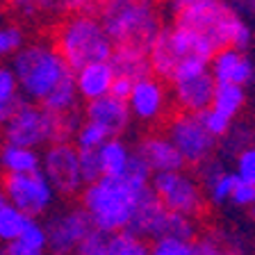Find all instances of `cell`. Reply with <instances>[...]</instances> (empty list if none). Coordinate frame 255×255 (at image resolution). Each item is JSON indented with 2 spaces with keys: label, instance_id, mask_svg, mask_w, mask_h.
I'll list each match as a JSON object with an SVG mask.
<instances>
[{
  "label": "cell",
  "instance_id": "6da1fadb",
  "mask_svg": "<svg viewBox=\"0 0 255 255\" xmlns=\"http://www.w3.org/2000/svg\"><path fill=\"white\" fill-rule=\"evenodd\" d=\"M150 175L153 173L141 164V159L132 155V162L123 175H101L98 180L82 187L80 207L89 217L91 226L107 235L130 228L139 198L150 189Z\"/></svg>",
  "mask_w": 255,
  "mask_h": 255
},
{
  "label": "cell",
  "instance_id": "7a4b0ae2",
  "mask_svg": "<svg viewBox=\"0 0 255 255\" xmlns=\"http://www.w3.org/2000/svg\"><path fill=\"white\" fill-rule=\"evenodd\" d=\"M78 126L80 119L75 112L55 114L39 103L21 101L2 121L0 134L7 143H18L39 150L53 141H71Z\"/></svg>",
  "mask_w": 255,
  "mask_h": 255
},
{
  "label": "cell",
  "instance_id": "3957f363",
  "mask_svg": "<svg viewBox=\"0 0 255 255\" xmlns=\"http://www.w3.org/2000/svg\"><path fill=\"white\" fill-rule=\"evenodd\" d=\"M98 18L114 46H137L143 50H148L164 25L157 0H101Z\"/></svg>",
  "mask_w": 255,
  "mask_h": 255
},
{
  "label": "cell",
  "instance_id": "277c9868",
  "mask_svg": "<svg viewBox=\"0 0 255 255\" xmlns=\"http://www.w3.org/2000/svg\"><path fill=\"white\" fill-rule=\"evenodd\" d=\"M11 71L16 75L23 101L41 103L64 78L73 71L66 66L53 41H25L23 48L11 57Z\"/></svg>",
  "mask_w": 255,
  "mask_h": 255
},
{
  "label": "cell",
  "instance_id": "5b68a950",
  "mask_svg": "<svg viewBox=\"0 0 255 255\" xmlns=\"http://www.w3.org/2000/svg\"><path fill=\"white\" fill-rule=\"evenodd\" d=\"M53 46L71 71L91 62H107L114 50V41L94 11H75L66 16L55 30Z\"/></svg>",
  "mask_w": 255,
  "mask_h": 255
},
{
  "label": "cell",
  "instance_id": "8992f818",
  "mask_svg": "<svg viewBox=\"0 0 255 255\" xmlns=\"http://www.w3.org/2000/svg\"><path fill=\"white\" fill-rule=\"evenodd\" d=\"M175 25L201 32L217 48L230 46L239 48V50H249L255 41V30L249 23V18L230 9L226 0H217L201 9L175 14Z\"/></svg>",
  "mask_w": 255,
  "mask_h": 255
},
{
  "label": "cell",
  "instance_id": "52a82bcc",
  "mask_svg": "<svg viewBox=\"0 0 255 255\" xmlns=\"http://www.w3.org/2000/svg\"><path fill=\"white\" fill-rule=\"evenodd\" d=\"M171 82V98L180 112L198 114L205 107H210L214 94V82L210 73V64L198 57L182 59L169 78Z\"/></svg>",
  "mask_w": 255,
  "mask_h": 255
},
{
  "label": "cell",
  "instance_id": "ba28073f",
  "mask_svg": "<svg viewBox=\"0 0 255 255\" xmlns=\"http://www.w3.org/2000/svg\"><path fill=\"white\" fill-rule=\"evenodd\" d=\"M150 189L157 196V201L173 214L196 219L205 207V194L201 182L185 169L153 173Z\"/></svg>",
  "mask_w": 255,
  "mask_h": 255
},
{
  "label": "cell",
  "instance_id": "9c48e42d",
  "mask_svg": "<svg viewBox=\"0 0 255 255\" xmlns=\"http://www.w3.org/2000/svg\"><path fill=\"white\" fill-rule=\"evenodd\" d=\"M166 137L180 153L182 162L189 166H201L214 157L217 139L203 128L198 114L178 112L166 123Z\"/></svg>",
  "mask_w": 255,
  "mask_h": 255
},
{
  "label": "cell",
  "instance_id": "30bf717a",
  "mask_svg": "<svg viewBox=\"0 0 255 255\" xmlns=\"http://www.w3.org/2000/svg\"><path fill=\"white\" fill-rule=\"evenodd\" d=\"M0 187L5 191L7 201L14 207H18L23 214H27L30 219H39L43 214H48L55 207V201H57L53 185L46 180V175L41 171L5 175Z\"/></svg>",
  "mask_w": 255,
  "mask_h": 255
},
{
  "label": "cell",
  "instance_id": "8fae6325",
  "mask_svg": "<svg viewBox=\"0 0 255 255\" xmlns=\"http://www.w3.org/2000/svg\"><path fill=\"white\" fill-rule=\"evenodd\" d=\"M39 171L53 185L57 196H75L85 187L82 175H80L78 148L71 141L48 143L41 153V166H39Z\"/></svg>",
  "mask_w": 255,
  "mask_h": 255
},
{
  "label": "cell",
  "instance_id": "7c38bea8",
  "mask_svg": "<svg viewBox=\"0 0 255 255\" xmlns=\"http://www.w3.org/2000/svg\"><path fill=\"white\" fill-rule=\"evenodd\" d=\"M43 228H46L48 239V253L71 255L78 251L80 242L89 235L94 226L82 207H64V210L48 217Z\"/></svg>",
  "mask_w": 255,
  "mask_h": 255
},
{
  "label": "cell",
  "instance_id": "4fadbf2b",
  "mask_svg": "<svg viewBox=\"0 0 255 255\" xmlns=\"http://www.w3.org/2000/svg\"><path fill=\"white\" fill-rule=\"evenodd\" d=\"M126 105L130 117L143 126H153V123L162 121L169 110V89H166L164 80H159L153 73L134 80L132 89L126 98Z\"/></svg>",
  "mask_w": 255,
  "mask_h": 255
},
{
  "label": "cell",
  "instance_id": "5bb4252c",
  "mask_svg": "<svg viewBox=\"0 0 255 255\" xmlns=\"http://www.w3.org/2000/svg\"><path fill=\"white\" fill-rule=\"evenodd\" d=\"M207 64L214 82L239 87H249L255 82V59L249 55V50L223 46L210 57Z\"/></svg>",
  "mask_w": 255,
  "mask_h": 255
},
{
  "label": "cell",
  "instance_id": "9a60e30c",
  "mask_svg": "<svg viewBox=\"0 0 255 255\" xmlns=\"http://www.w3.org/2000/svg\"><path fill=\"white\" fill-rule=\"evenodd\" d=\"M85 119L101 128L107 137H121L128 128H130V123H132V117L128 112L126 101L114 98L110 94L87 103Z\"/></svg>",
  "mask_w": 255,
  "mask_h": 255
},
{
  "label": "cell",
  "instance_id": "2e32d148",
  "mask_svg": "<svg viewBox=\"0 0 255 255\" xmlns=\"http://www.w3.org/2000/svg\"><path fill=\"white\" fill-rule=\"evenodd\" d=\"M169 219H171V212L157 201L153 189H148L139 198L128 230H132L134 235H139V237H143V239H157V237H164L166 235Z\"/></svg>",
  "mask_w": 255,
  "mask_h": 255
},
{
  "label": "cell",
  "instance_id": "e0dca14e",
  "mask_svg": "<svg viewBox=\"0 0 255 255\" xmlns=\"http://www.w3.org/2000/svg\"><path fill=\"white\" fill-rule=\"evenodd\" d=\"M134 155L141 159V164L150 173H164V171H175L185 166L180 153L175 150L166 134H146L134 146Z\"/></svg>",
  "mask_w": 255,
  "mask_h": 255
},
{
  "label": "cell",
  "instance_id": "ac0fdd59",
  "mask_svg": "<svg viewBox=\"0 0 255 255\" xmlns=\"http://www.w3.org/2000/svg\"><path fill=\"white\" fill-rule=\"evenodd\" d=\"M73 80L78 96L89 103L110 94V87L114 82V69L110 62H91L73 71Z\"/></svg>",
  "mask_w": 255,
  "mask_h": 255
},
{
  "label": "cell",
  "instance_id": "d6986e66",
  "mask_svg": "<svg viewBox=\"0 0 255 255\" xmlns=\"http://www.w3.org/2000/svg\"><path fill=\"white\" fill-rule=\"evenodd\" d=\"M182 53L178 43L173 39V32L169 25H162V30L157 32V37L153 39V43L148 46V64L150 73L157 75L159 80H169L171 73L175 71V66L182 62Z\"/></svg>",
  "mask_w": 255,
  "mask_h": 255
},
{
  "label": "cell",
  "instance_id": "ffe728a7",
  "mask_svg": "<svg viewBox=\"0 0 255 255\" xmlns=\"http://www.w3.org/2000/svg\"><path fill=\"white\" fill-rule=\"evenodd\" d=\"M235 173L228 169H223L221 162L217 159H207L205 164H201V187L203 194L212 205H226L230 201V191L235 185Z\"/></svg>",
  "mask_w": 255,
  "mask_h": 255
},
{
  "label": "cell",
  "instance_id": "44dd1931",
  "mask_svg": "<svg viewBox=\"0 0 255 255\" xmlns=\"http://www.w3.org/2000/svg\"><path fill=\"white\" fill-rule=\"evenodd\" d=\"M194 255H244L246 242L233 230L214 228L191 242Z\"/></svg>",
  "mask_w": 255,
  "mask_h": 255
},
{
  "label": "cell",
  "instance_id": "7402d4cb",
  "mask_svg": "<svg viewBox=\"0 0 255 255\" xmlns=\"http://www.w3.org/2000/svg\"><path fill=\"white\" fill-rule=\"evenodd\" d=\"M114 69V75H123L128 80H139L150 75V64H148V50L137 46H114L110 59Z\"/></svg>",
  "mask_w": 255,
  "mask_h": 255
},
{
  "label": "cell",
  "instance_id": "603a6c76",
  "mask_svg": "<svg viewBox=\"0 0 255 255\" xmlns=\"http://www.w3.org/2000/svg\"><path fill=\"white\" fill-rule=\"evenodd\" d=\"M96 155H98L101 173L110 175V178H119V175H123L128 171L134 153L130 148V143L123 141L121 137H107L96 148Z\"/></svg>",
  "mask_w": 255,
  "mask_h": 255
},
{
  "label": "cell",
  "instance_id": "cb8c5ba5",
  "mask_svg": "<svg viewBox=\"0 0 255 255\" xmlns=\"http://www.w3.org/2000/svg\"><path fill=\"white\" fill-rule=\"evenodd\" d=\"M41 166V153L37 148H27L18 143H0V173L5 175H18V173H32Z\"/></svg>",
  "mask_w": 255,
  "mask_h": 255
},
{
  "label": "cell",
  "instance_id": "d4e9b609",
  "mask_svg": "<svg viewBox=\"0 0 255 255\" xmlns=\"http://www.w3.org/2000/svg\"><path fill=\"white\" fill-rule=\"evenodd\" d=\"M2 255H48L46 228L37 219H30L21 237L2 244Z\"/></svg>",
  "mask_w": 255,
  "mask_h": 255
},
{
  "label": "cell",
  "instance_id": "484cf974",
  "mask_svg": "<svg viewBox=\"0 0 255 255\" xmlns=\"http://www.w3.org/2000/svg\"><path fill=\"white\" fill-rule=\"evenodd\" d=\"M246 103H249V94H246V87L239 85H223V82H217L212 94V103L210 107H214L217 112L226 114L228 119H237L242 112H244Z\"/></svg>",
  "mask_w": 255,
  "mask_h": 255
},
{
  "label": "cell",
  "instance_id": "4316f807",
  "mask_svg": "<svg viewBox=\"0 0 255 255\" xmlns=\"http://www.w3.org/2000/svg\"><path fill=\"white\" fill-rule=\"evenodd\" d=\"M78 101H80V96H78V89H75L73 73H71L69 78H64L39 105H43L48 112H55V114H66V112H75Z\"/></svg>",
  "mask_w": 255,
  "mask_h": 255
},
{
  "label": "cell",
  "instance_id": "83f0119b",
  "mask_svg": "<svg viewBox=\"0 0 255 255\" xmlns=\"http://www.w3.org/2000/svg\"><path fill=\"white\" fill-rule=\"evenodd\" d=\"M27 221H30V217L23 214L18 207H14L9 201L5 205H0V244H9V242L21 237Z\"/></svg>",
  "mask_w": 255,
  "mask_h": 255
},
{
  "label": "cell",
  "instance_id": "f1b7e54d",
  "mask_svg": "<svg viewBox=\"0 0 255 255\" xmlns=\"http://www.w3.org/2000/svg\"><path fill=\"white\" fill-rule=\"evenodd\" d=\"M5 5L11 14L23 18V21H37V18H46V16H57L53 0H5Z\"/></svg>",
  "mask_w": 255,
  "mask_h": 255
},
{
  "label": "cell",
  "instance_id": "f546056e",
  "mask_svg": "<svg viewBox=\"0 0 255 255\" xmlns=\"http://www.w3.org/2000/svg\"><path fill=\"white\" fill-rule=\"evenodd\" d=\"M107 255H148V242L132 230L110 235V253Z\"/></svg>",
  "mask_w": 255,
  "mask_h": 255
},
{
  "label": "cell",
  "instance_id": "4dcf8cb0",
  "mask_svg": "<svg viewBox=\"0 0 255 255\" xmlns=\"http://www.w3.org/2000/svg\"><path fill=\"white\" fill-rule=\"evenodd\" d=\"M23 101L16 75L11 71V66L7 62H0V110H5L9 114L18 103Z\"/></svg>",
  "mask_w": 255,
  "mask_h": 255
},
{
  "label": "cell",
  "instance_id": "1f68e13d",
  "mask_svg": "<svg viewBox=\"0 0 255 255\" xmlns=\"http://www.w3.org/2000/svg\"><path fill=\"white\" fill-rule=\"evenodd\" d=\"M25 41V30L18 23H0V62L14 57Z\"/></svg>",
  "mask_w": 255,
  "mask_h": 255
},
{
  "label": "cell",
  "instance_id": "d6a6232c",
  "mask_svg": "<svg viewBox=\"0 0 255 255\" xmlns=\"http://www.w3.org/2000/svg\"><path fill=\"white\" fill-rule=\"evenodd\" d=\"M194 239H182V237H164L153 239V244H148V255H194Z\"/></svg>",
  "mask_w": 255,
  "mask_h": 255
},
{
  "label": "cell",
  "instance_id": "836d02e7",
  "mask_svg": "<svg viewBox=\"0 0 255 255\" xmlns=\"http://www.w3.org/2000/svg\"><path fill=\"white\" fill-rule=\"evenodd\" d=\"M107 139V134L103 132L98 126H94L91 121H80V126H78V130H75V134H73V146L78 150H96L98 146H101L103 141Z\"/></svg>",
  "mask_w": 255,
  "mask_h": 255
},
{
  "label": "cell",
  "instance_id": "e575fe53",
  "mask_svg": "<svg viewBox=\"0 0 255 255\" xmlns=\"http://www.w3.org/2000/svg\"><path fill=\"white\" fill-rule=\"evenodd\" d=\"M198 119H201L203 128H205L207 132L212 134L217 141L226 137V134H228V130H230V126H233V119H228L226 114L217 112L214 107H205L203 112H198Z\"/></svg>",
  "mask_w": 255,
  "mask_h": 255
},
{
  "label": "cell",
  "instance_id": "d590c367",
  "mask_svg": "<svg viewBox=\"0 0 255 255\" xmlns=\"http://www.w3.org/2000/svg\"><path fill=\"white\" fill-rule=\"evenodd\" d=\"M253 141H255V130L249 126V123H235L233 121L228 134L223 137V143H226V148H228L230 153H239V150L251 146Z\"/></svg>",
  "mask_w": 255,
  "mask_h": 255
},
{
  "label": "cell",
  "instance_id": "8d00e7d4",
  "mask_svg": "<svg viewBox=\"0 0 255 255\" xmlns=\"http://www.w3.org/2000/svg\"><path fill=\"white\" fill-rule=\"evenodd\" d=\"M235 178L255 185V141L235 153Z\"/></svg>",
  "mask_w": 255,
  "mask_h": 255
},
{
  "label": "cell",
  "instance_id": "74e56055",
  "mask_svg": "<svg viewBox=\"0 0 255 255\" xmlns=\"http://www.w3.org/2000/svg\"><path fill=\"white\" fill-rule=\"evenodd\" d=\"M75 253L78 255H107L110 253V235L91 228L89 235L80 242Z\"/></svg>",
  "mask_w": 255,
  "mask_h": 255
},
{
  "label": "cell",
  "instance_id": "f35d334b",
  "mask_svg": "<svg viewBox=\"0 0 255 255\" xmlns=\"http://www.w3.org/2000/svg\"><path fill=\"white\" fill-rule=\"evenodd\" d=\"M235 207L239 210H251L255 205V185L253 182H246V180H235L233 191H230V201Z\"/></svg>",
  "mask_w": 255,
  "mask_h": 255
},
{
  "label": "cell",
  "instance_id": "ab89813d",
  "mask_svg": "<svg viewBox=\"0 0 255 255\" xmlns=\"http://www.w3.org/2000/svg\"><path fill=\"white\" fill-rule=\"evenodd\" d=\"M80 157V175H82V182L89 185V182L98 180L101 178V164H98V155L96 150H78Z\"/></svg>",
  "mask_w": 255,
  "mask_h": 255
},
{
  "label": "cell",
  "instance_id": "60d3db41",
  "mask_svg": "<svg viewBox=\"0 0 255 255\" xmlns=\"http://www.w3.org/2000/svg\"><path fill=\"white\" fill-rule=\"evenodd\" d=\"M101 0H53L55 14H75V11H94Z\"/></svg>",
  "mask_w": 255,
  "mask_h": 255
},
{
  "label": "cell",
  "instance_id": "b9f144b4",
  "mask_svg": "<svg viewBox=\"0 0 255 255\" xmlns=\"http://www.w3.org/2000/svg\"><path fill=\"white\" fill-rule=\"evenodd\" d=\"M130 89H132V80L123 78V75H114V82H112V87H110V96L126 101Z\"/></svg>",
  "mask_w": 255,
  "mask_h": 255
},
{
  "label": "cell",
  "instance_id": "7bdbcfd3",
  "mask_svg": "<svg viewBox=\"0 0 255 255\" xmlns=\"http://www.w3.org/2000/svg\"><path fill=\"white\" fill-rule=\"evenodd\" d=\"M217 2V0H171V7H173V14H180V11H191V9H201Z\"/></svg>",
  "mask_w": 255,
  "mask_h": 255
},
{
  "label": "cell",
  "instance_id": "ee69618b",
  "mask_svg": "<svg viewBox=\"0 0 255 255\" xmlns=\"http://www.w3.org/2000/svg\"><path fill=\"white\" fill-rule=\"evenodd\" d=\"M226 5L242 16H255V0H226Z\"/></svg>",
  "mask_w": 255,
  "mask_h": 255
},
{
  "label": "cell",
  "instance_id": "f6af8a7d",
  "mask_svg": "<svg viewBox=\"0 0 255 255\" xmlns=\"http://www.w3.org/2000/svg\"><path fill=\"white\" fill-rule=\"evenodd\" d=\"M7 203V196H5V191H2V187H0V205H5Z\"/></svg>",
  "mask_w": 255,
  "mask_h": 255
},
{
  "label": "cell",
  "instance_id": "bcb514c9",
  "mask_svg": "<svg viewBox=\"0 0 255 255\" xmlns=\"http://www.w3.org/2000/svg\"><path fill=\"white\" fill-rule=\"evenodd\" d=\"M249 212H251V219H253V221H255V205H253V207H251Z\"/></svg>",
  "mask_w": 255,
  "mask_h": 255
},
{
  "label": "cell",
  "instance_id": "7dc6e473",
  "mask_svg": "<svg viewBox=\"0 0 255 255\" xmlns=\"http://www.w3.org/2000/svg\"><path fill=\"white\" fill-rule=\"evenodd\" d=\"M0 255H2V249H0Z\"/></svg>",
  "mask_w": 255,
  "mask_h": 255
},
{
  "label": "cell",
  "instance_id": "c3c4849f",
  "mask_svg": "<svg viewBox=\"0 0 255 255\" xmlns=\"http://www.w3.org/2000/svg\"><path fill=\"white\" fill-rule=\"evenodd\" d=\"M71 255H78V253H71Z\"/></svg>",
  "mask_w": 255,
  "mask_h": 255
}]
</instances>
